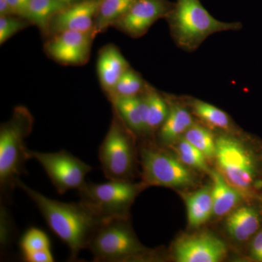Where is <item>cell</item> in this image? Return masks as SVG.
Returning <instances> with one entry per match:
<instances>
[{"instance_id":"9c48e42d","label":"cell","mask_w":262,"mask_h":262,"mask_svg":"<svg viewBox=\"0 0 262 262\" xmlns=\"http://www.w3.org/2000/svg\"><path fill=\"white\" fill-rule=\"evenodd\" d=\"M29 159L37 160L46 170L52 184L59 194L70 189H80L85 184L92 167L66 150L58 152H40L28 150Z\"/></svg>"},{"instance_id":"30bf717a","label":"cell","mask_w":262,"mask_h":262,"mask_svg":"<svg viewBox=\"0 0 262 262\" xmlns=\"http://www.w3.org/2000/svg\"><path fill=\"white\" fill-rule=\"evenodd\" d=\"M174 257L179 262H218L225 257V243L208 233L187 236L174 245Z\"/></svg>"},{"instance_id":"5b68a950","label":"cell","mask_w":262,"mask_h":262,"mask_svg":"<svg viewBox=\"0 0 262 262\" xmlns=\"http://www.w3.org/2000/svg\"><path fill=\"white\" fill-rule=\"evenodd\" d=\"M144 186L126 181L110 180L103 184L87 183L79 189L80 201L101 220L127 218L129 208Z\"/></svg>"},{"instance_id":"3957f363","label":"cell","mask_w":262,"mask_h":262,"mask_svg":"<svg viewBox=\"0 0 262 262\" xmlns=\"http://www.w3.org/2000/svg\"><path fill=\"white\" fill-rule=\"evenodd\" d=\"M215 143L217 164L229 182L241 192L261 190L262 157L259 158L242 142L229 136H220Z\"/></svg>"},{"instance_id":"cb8c5ba5","label":"cell","mask_w":262,"mask_h":262,"mask_svg":"<svg viewBox=\"0 0 262 262\" xmlns=\"http://www.w3.org/2000/svg\"><path fill=\"white\" fill-rule=\"evenodd\" d=\"M176 151L179 155V160L184 165L196 170L209 173L211 172L207 164V158L199 149H196L184 138L180 139L176 146Z\"/></svg>"},{"instance_id":"f1b7e54d","label":"cell","mask_w":262,"mask_h":262,"mask_svg":"<svg viewBox=\"0 0 262 262\" xmlns=\"http://www.w3.org/2000/svg\"><path fill=\"white\" fill-rule=\"evenodd\" d=\"M25 25L24 21L13 15L0 17V43H4Z\"/></svg>"},{"instance_id":"9a60e30c","label":"cell","mask_w":262,"mask_h":262,"mask_svg":"<svg viewBox=\"0 0 262 262\" xmlns=\"http://www.w3.org/2000/svg\"><path fill=\"white\" fill-rule=\"evenodd\" d=\"M213 215L224 216L234 210L241 199L242 192L234 187L218 170H211Z\"/></svg>"},{"instance_id":"ac0fdd59","label":"cell","mask_w":262,"mask_h":262,"mask_svg":"<svg viewBox=\"0 0 262 262\" xmlns=\"http://www.w3.org/2000/svg\"><path fill=\"white\" fill-rule=\"evenodd\" d=\"M188 221L193 227L206 223L213 214L212 187L202 188L187 198Z\"/></svg>"},{"instance_id":"2e32d148","label":"cell","mask_w":262,"mask_h":262,"mask_svg":"<svg viewBox=\"0 0 262 262\" xmlns=\"http://www.w3.org/2000/svg\"><path fill=\"white\" fill-rule=\"evenodd\" d=\"M126 60L115 46L103 48L98 57V73L103 89L110 92L128 70Z\"/></svg>"},{"instance_id":"836d02e7","label":"cell","mask_w":262,"mask_h":262,"mask_svg":"<svg viewBox=\"0 0 262 262\" xmlns=\"http://www.w3.org/2000/svg\"><path fill=\"white\" fill-rule=\"evenodd\" d=\"M58 1L61 2V3L67 5V6H70V5H72L75 4V3H77L78 0H58Z\"/></svg>"},{"instance_id":"7c38bea8","label":"cell","mask_w":262,"mask_h":262,"mask_svg":"<svg viewBox=\"0 0 262 262\" xmlns=\"http://www.w3.org/2000/svg\"><path fill=\"white\" fill-rule=\"evenodd\" d=\"M174 5L167 0H136L117 24L131 35L144 34L155 20L169 14Z\"/></svg>"},{"instance_id":"5bb4252c","label":"cell","mask_w":262,"mask_h":262,"mask_svg":"<svg viewBox=\"0 0 262 262\" xmlns=\"http://www.w3.org/2000/svg\"><path fill=\"white\" fill-rule=\"evenodd\" d=\"M226 229L236 241L252 239L262 228V211L256 206H244L234 209L227 217Z\"/></svg>"},{"instance_id":"8992f818","label":"cell","mask_w":262,"mask_h":262,"mask_svg":"<svg viewBox=\"0 0 262 262\" xmlns=\"http://www.w3.org/2000/svg\"><path fill=\"white\" fill-rule=\"evenodd\" d=\"M127 220H106L96 229L87 246L94 261H123L144 251Z\"/></svg>"},{"instance_id":"1f68e13d","label":"cell","mask_w":262,"mask_h":262,"mask_svg":"<svg viewBox=\"0 0 262 262\" xmlns=\"http://www.w3.org/2000/svg\"><path fill=\"white\" fill-rule=\"evenodd\" d=\"M15 15L24 17L29 0H7Z\"/></svg>"},{"instance_id":"e0dca14e","label":"cell","mask_w":262,"mask_h":262,"mask_svg":"<svg viewBox=\"0 0 262 262\" xmlns=\"http://www.w3.org/2000/svg\"><path fill=\"white\" fill-rule=\"evenodd\" d=\"M114 108L122 122L136 134L145 133V107L143 98H117L113 100Z\"/></svg>"},{"instance_id":"d4e9b609","label":"cell","mask_w":262,"mask_h":262,"mask_svg":"<svg viewBox=\"0 0 262 262\" xmlns=\"http://www.w3.org/2000/svg\"><path fill=\"white\" fill-rule=\"evenodd\" d=\"M193 110L196 116L208 125L221 129H227L229 126V119L227 114L210 103L194 101Z\"/></svg>"},{"instance_id":"52a82bcc","label":"cell","mask_w":262,"mask_h":262,"mask_svg":"<svg viewBox=\"0 0 262 262\" xmlns=\"http://www.w3.org/2000/svg\"><path fill=\"white\" fill-rule=\"evenodd\" d=\"M122 122L120 117H114L100 146L98 158L103 174L108 180L130 182L135 173V147Z\"/></svg>"},{"instance_id":"d6986e66","label":"cell","mask_w":262,"mask_h":262,"mask_svg":"<svg viewBox=\"0 0 262 262\" xmlns=\"http://www.w3.org/2000/svg\"><path fill=\"white\" fill-rule=\"evenodd\" d=\"M193 124L192 117L185 108L179 106L172 108L160 127V141L165 144H172L184 135Z\"/></svg>"},{"instance_id":"4fadbf2b","label":"cell","mask_w":262,"mask_h":262,"mask_svg":"<svg viewBox=\"0 0 262 262\" xmlns=\"http://www.w3.org/2000/svg\"><path fill=\"white\" fill-rule=\"evenodd\" d=\"M100 2L101 0H83L70 5L55 15L50 25L58 34L63 31L94 33Z\"/></svg>"},{"instance_id":"8fae6325","label":"cell","mask_w":262,"mask_h":262,"mask_svg":"<svg viewBox=\"0 0 262 262\" xmlns=\"http://www.w3.org/2000/svg\"><path fill=\"white\" fill-rule=\"evenodd\" d=\"M92 33L63 31L48 43L46 50L63 64H81L89 58Z\"/></svg>"},{"instance_id":"277c9868","label":"cell","mask_w":262,"mask_h":262,"mask_svg":"<svg viewBox=\"0 0 262 262\" xmlns=\"http://www.w3.org/2000/svg\"><path fill=\"white\" fill-rule=\"evenodd\" d=\"M168 15L173 36L185 49H194L215 32L236 30L239 27L237 23H226L213 18L201 0H177Z\"/></svg>"},{"instance_id":"7402d4cb","label":"cell","mask_w":262,"mask_h":262,"mask_svg":"<svg viewBox=\"0 0 262 262\" xmlns=\"http://www.w3.org/2000/svg\"><path fill=\"white\" fill-rule=\"evenodd\" d=\"M143 100L145 106V133L153 132L165 122L169 113L168 106L163 98L155 92H150Z\"/></svg>"},{"instance_id":"7a4b0ae2","label":"cell","mask_w":262,"mask_h":262,"mask_svg":"<svg viewBox=\"0 0 262 262\" xmlns=\"http://www.w3.org/2000/svg\"><path fill=\"white\" fill-rule=\"evenodd\" d=\"M32 129V117L24 108H17L13 119L3 124L0 130V187L2 194L9 198L16 187V181L27 173L29 160L24 139Z\"/></svg>"},{"instance_id":"83f0119b","label":"cell","mask_w":262,"mask_h":262,"mask_svg":"<svg viewBox=\"0 0 262 262\" xmlns=\"http://www.w3.org/2000/svg\"><path fill=\"white\" fill-rule=\"evenodd\" d=\"M14 232V224L9 212L5 206L0 208V244L2 249H5L12 242Z\"/></svg>"},{"instance_id":"d6a6232c","label":"cell","mask_w":262,"mask_h":262,"mask_svg":"<svg viewBox=\"0 0 262 262\" xmlns=\"http://www.w3.org/2000/svg\"><path fill=\"white\" fill-rule=\"evenodd\" d=\"M13 15H15L13 10L7 0H0V15L9 16Z\"/></svg>"},{"instance_id":"603a6c76","label":"cell","mask_w":262,"mask_h":262,"mask_svg":"<svg viewBox=\"0 0 262 262\" xmlns=\"http://www.w3.org/2000/svg\"><path fill=\"white\" fill-rule=\"evenodd\" d=\"M184 139L200 150L207 159L215 158L216 143L213 136L205 127L194 125L184 134Z\"/></svg>"},{"instance_id":"4316f807","label":"cell","mask_w":262,"mask_h":262,"mask_svg":"<svg viewBox=\"0 0 262 262\" xmlns=\"http://www.w3.org/2000/svg\"><path fill=\"white\" fill-rule=\"evenodd\" d=\"M50 246L51 243L47 234L41 229L37 228L29 229L24 234L20 242V247L23 253L48 249Z\"/></svg>"},{"instance_id":"484cf974","label":"cell","mask_w":262,"mask_h":262,"mask_svg":"<svg viewBox=\"0 0 262 262\" xmlns=\"http://www.w3.org/2000/svg\"><path fill=\"white\" fill-rule=\"evenodd\" d=\"M142 81L137 74L128 69L108 92L112 101L117 98L134 97L141 91Z\"/></svg>"},{"instance_id":"f546056e","label":"cell","mask_w":262,"mask_h":262,"mask_svg":"<svg viewBox=\"0 0 262 262\" xmlns=\"http://www.w3.org/2000/svg\"><path fill=\"white\" fill-rule=\"evenodd\" d=\"M25 261L28 262H53L54 261L53 254L50 248L34 251V252L24 253Z\"/></svg>"},{"instance_id":"4dcf8cb0","label":"cell","mask_w":262,"mask_h":262,"mask_svg":"<svg viewBox=\"0 0 262 262\" xmlns=\"http://www.w3.org/2000/svg\"><path fill=\"white\" fill-rule=\"evenodd\" d=\"M251 256L255 261L262 262V228L251 241Z\"/></svg>"},{"instance_id":"ffe728a7","label":"cell","mask_w":262,"mask_h":262,"mask_svg":"<svg viewBox=\"0 0 262 262\" xmlns=\"http://www.w3.org/2000/svg\"><path fill=\"white\" fill-rule=\"evenodd\" d=\"M136 0H101L95 20L94 33L117 23L128 11Z\"/></svg>"},{"instance_id":"ba28073f","label":"cell","mask_w":262,"mask_h":262,"mask_svg":"<svg viewBox=\"0 0 262 262\" xmlns=\"http://www.w3.org/2000/svg\"><path fill=\"white\" fill-rule=\"evenodd\" d=\"M142 177L146 186L192 187L194 177L181 160L163 150L146 146L141 151Z\"/></svg>"},{"instance_id":"6da1fadb","label":"cell","mask_w":262,"mask_h":262,"mask_svg":"<svg viewBox=\"0 0 262 262\" xmlns=\"http://www.w3.org/2000/svg\"><path fill=\"white\" fill-rule=\"evenodd\" d=\"M16 186L37 205L48 226L70 248L71 259L75 261L103 221L82 202L61 203L43 195L26 185L20 179Z\"/></svg>"},{"instance_id":"44dd1931","label":"cell","mask_w":262,"mask_h":262,"mask_svg":"<svg viewBox=\"0 0 262 262\" xmlns=\"http://www.w3.org/2000/svg\"><path fill=\"white\" fill-rule=\"evenodd\" d=\"M67 7L58 0H29L24 17L39 28L46 29L53 17Z\"/></svg>"}]
</instances>
